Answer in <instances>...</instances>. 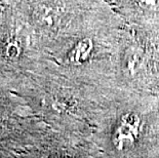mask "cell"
<instances>
[{
	"label": "cell",
	"mask_w": 159,
	"mask_h": 158,
	"mask_svg": "<svg viewBox=\"0 0 159 158\" xmlns=\"http://www.w3.org/2000/svg\"><path fill=\"white\" fill-rule=\"evenodd\" d=\"M143 120L136 113H126L117 123L112 136V143L118 151L133 147L141 136Z\"/></svg>",
	"instance_id": "obj_1"
},
{
	"label": "cell",
	"mask_w": 159,
	"mask_h": 158,
	"mask_svg": "<svg viewBox=\"0 0 159 158\" xmlns=\"http://www.w3.org/2000/svg\"><path fill=\"white\" fill-rule=\"evenodd\" d=\"M93 50V42L89 37L80 39L68 53V60L73 65H82L89 61Z\"/></svg>",
	"instance_id": "obj_2"
},
{
	"label": "cell",
	"mask_w": 159,
	"mask_h": 158,
	"mask_svg": "<svg viewBox=\"0 0 159 158\" xmlns=\"http://www.w3.org/2000/svg\"><path fill=\"white\" fill-rule=\"evenodd\" d=\"M4 58L9 61H16L22 55V45L16 38H9L3 47Z\"/></svg>",
	"instance_id": "obj_3"
},
{
	"label": "cell",
	"mask_w": 159,
	"mask_h": 158,
	"mask_svg": "<svg viewBox=\"0 0 159 158\" xmlns=\"http://www.w3.org/2000/svg\"><path fill=\"white\" fill-rule=\"evenodd\" d=\"M37 16H38V21L40 22V24L44 27H52L55 25V19H56V12L52 8L46 7V6H43L38 13H37Z\"/></svg>",
	"instance_id": "obj_4"
},
{
	"label": "cell",
	"mask_w": 159,
	"mask_h": 158,
	"mask_svg": "<svg viewBox=\"0 0 159 158\" xmlns=\"http://www.w3.org/2000/svg\"><path fill=\"white\" fill-rule=\"evenodd\" d=\"M136 2L142 9L146 11H159V0H136Z\"/></svg>",
	"instance_id": "obj_5"
}]
</instances>
